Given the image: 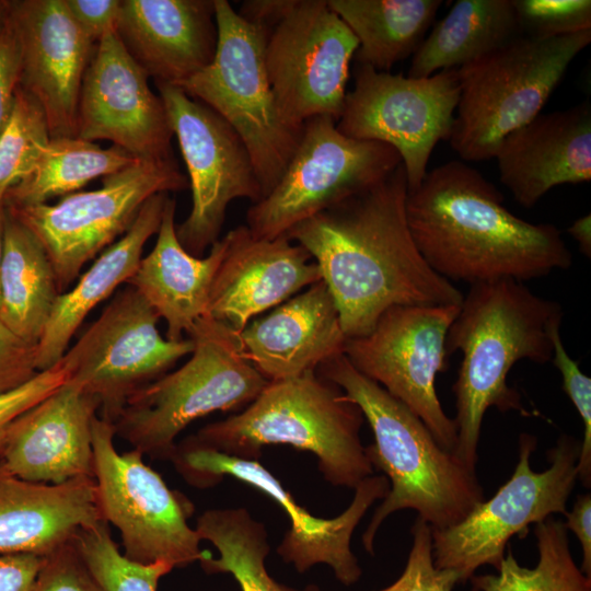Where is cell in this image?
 <instances>
[{
  "label": "cell",
  "mask_w": 591,
  "mask_h": 591,
  "mask_svg": "<svg viewBox=\"0 0 591 591\" xmlns=\"http://www.w3.org/2000/svg\"><path fill=\"white\" fill-rule=\"evenodd\" d=\"M401 163L368 189L300 222L285 236L317 264L347 339L367 335L397 305H461L463 293L434 273L410 234Z\"/></svg>",
  "instance_id": "obj_1"
},
{
  "label": "cell",
  "mask_w": 591,
  "mask_h": 591,
  "mask_svg": "<svg viewBox=\"0 0 591 591\" xmlns=\"http://www.w3.org/2000/svg\"><path fill=\"white\" fill-rule=\"evenodd\" d=\"M406 216L426 263L451 282H524L572 265L556 225L518 218L503 206L497 187L463 161L428 172L408 192Z\"/></svg>",
  "instance_id": "obj_2"
},
{
  "label": "cell",
  "mask_w": 591,
  "mask_h": 591,
  "mask_svg": "<svg viewBox=\"0 0 591 591\" xmlns=\"http://www.w3.org/2000/svg\"><path fill=\"white\" fill-rule=\"evenodd\" d=\"M563 315L558 302L535 294L514 279L470 285L447 336L448 355L462 352L453 384V454L468 470L475 472L482 424L489 407L531 415L507 378L520 360L552 361L553 336L560 329Z\"/></svg>",
  "instance_id": "obj_3"
},
{
  "label": "cell",
  "mask_w": 591,
  "mask_h": 591,
  "mask_svg": "<svg viewBox=\"0 0 591 591\" xmlns=\"http://www.w3.org/2000/svg\"><path fill=\"white\" fill-rule=\"evenodd\" d=\"M316 372L358 405L374 437V443L366 447L368 459L392 485L362 535L368 553L373 554L380 525L395 511L416 510L432 529H444L484 500L475 472L441 448L417 415L357 371L344 354L323 362Z\"/></svg>",
  "instance_id": "obj_4"
},
{
  "label": "cell",
  "mask_w": 591,
  "mask_h": 591,
  "mask_svg": "<svg viewBox=\"0 0 591 591\" xmlns=\"http://www.w3.org/2000/svg\"><path fill=\"white\" fill-rule=\"evenodd\" d=\"M364 417L339 386L316 371L269 381L241 413L202 427L188 439L223 454L257 461L269 444L317 456L324 478L355 489L373 475L360 439Z\"/></svg>",
  "instance_id": "obj_5"
},
{
  "label": "cell",
  "mask_w": 591,
  "mask_h": 591,
  "mask_svg": "<svg viewBox=\"0 0 591 591\" xmlns=\"http://www.w3.org/2000/svg\"><path fill=\"white\" fill-rule=\"evenodd\" d=\"M188 337L189 359L132 395L113 422L115 436L151 457L171 459L190 422L251 404L268 383L243 355L239 333L209 314Z\"/></svg>",
  "instance_id": "obj_6"
},
{
  "label": "cell",
  "mask_w": 591,
  "mask_h": 591,
  "mask_svg": "<svg viewBox=\"0 0 591 591\" xmlns=\"http://www.w3.org/2000/svg\"><path fill=\"white\" fill-rule=\"evenodd\" d=\"M590 43L591 30L552 38L521 35L460 67L452 149L463 161L495 158L506 136L541 114Z\"/></svg>",
  "instance_id": "obj_7"
},
{
  "label": "cell",
  "mask_w": 591,
  "mask_h": 591,
  "mask_svg": "<svg viewBox=\"0 0 591 591\" xmlns=\"http://www.w3.org/2000/svg\"><path fill=\"white\" fill-rule=\"evenodd\" d=\"M215 19L212 61L177 86L237 132L265 197L283 174L302 128L282 118L268 80L265 48L270 31L241 18L228 0H215Z\"/></svg>",
  "instance_id": "obj_8"
},
{
  "label": "cell",
  "mask_w": 591,
  "mask_h": 591,
  "mask_svg": "<svg viewBox=\"0 0 591 591\" xmlns=\"http://www.w3.org/2000/svg\"><path fill=\"white\" fill-rule=\"evenodd\" d=\"M188 186L174 159L140 160L103 177L100 188L66 195L55 205L4 207L40 242L62 293L89 260L130 229L149 198Z\"/></svg>",
  "instance_id": "obj_9"
},
{
  "label": "cell",
  "mask_w": 591,
  "mask_h": 591,
  "mask_svg": "<svg viewBox=\"0 0 591 591\" xmlns=\"http://www.w3.org/2000/svg\"><path fill=\"white\" fill-rule=\"evenodd\" d=\"M580 444L573 437L563 434L547 453L549 467L535 472L530 466V456L536 448V438L522 433L519 460L510 479L457 524L431 528L434 566L455 571L460 582H465L483 565L498 569L513 535L526 534L531 524L553 513L565 514L578 480Z\"/></svg>",
  "instance_id": "obj_10"
},
{
  "label": "cell",
  "mask_w": 591,
  "mask_h": 591,
  "mask_svg": "<svg viewBox=\"0 0 591 591\" xmlns=\"http://www.w3.org/2000/svg\"><path fill=\"white\" fill-rule=\"evenodd\" d=\"M402 163L391 146L343 135L336 121H304L299 143L275 187L246 212L256 239L274 240L300 222L361 193Z\"/></svg>",
  "instance_id": "obj_11"
},
{
  "label": "cell",
  "mask_w": 591,
  "mask_h": 591,
  "mask_svg": "<svg viewBox=\"0 0 591 591\" xmlns=\"http://www.w3.org/2000/svg\"><path fill=\"white\" fill-rule=\"evenodd\" d=\"M114 437L113 424L97 415L92 426L97 507L101 519L119 530L123 555L173 568L200 560L206 551L187 522L193 505L144 464L141 452H117Z\"/></svg>",
  "instance_id": "obj_12"
},
{
  "label": "cell",
  "mask_w": 591,
  "mask_h": 591,
  "mask_svg": "<svg viewBox=\"0 0 591 591\" xmlns=\"http://www.w3.org/2000/svg\"><path fill=\"white\" fill-rule=\"evenodd\" d=\"M159 320L144 298L128 286L61 358L67 381L99 401L101 418L113 424L132 395L192 354L193 339L163 338Z\"/></svg>",
  "instance_id": "obj_13"
},
{
  "label": "cell",
  "mask_w": 591,
  "mask_h": 591,
  "mask_svg": "<svg viewBox=\"0 0 591 591\" xmlns=\"http://www.w3.org/2000/svg\"><path fill=\"white\" fill-rule=\"evenodd\" d=\"M459 99L457 69L410 78L357 65L336 126L349 138L393 147L412 192L428 173L434 147L450 139Z\"/></svg>",
  "instance_id": "obj_14"
},
{
  "label": "cell",
  "mask_w": 591,
  "mask_h": 591,
  "mask_svg": "<svg viewBox=\"0 0 591 591\" xmlns=\"http://www.w3.org/2000/svg\"><path fill=\"white\" fill-rule=\"evenodd\" d=\"M460 305H397L386 310L367 335L346 340L344 355L364 376L417 415L444 450L456 444L436 379L449 366L447 336Z\"/></svg>",
  "instance_id": "obj_15"
},
{
  "label": "cell",
  "mask_w": 591,
  "mask_h": 591,
  "mask_svg": "<svg viewBox=\"0 0 591 591\" xmlns=\"http://www.w3.org/2000/svg\"><path fill=\"white\" fill-rule=\"evenodd\" d=\"M155 84L192 189V210L176 235L186 252L201 257L219 240L230 202H257L263 190L243 140L220 115L177 85Z\"/></svg>",
  "instance_id": "obj_16"
},
{
  "label": "cell",
  "mask_w": 591,
  "mask_h": 591,
  "mask_svg": "<svg viewBox=\"0 0 591 591\" xmlns=\"http://www.w3.org/2000/svg\"><path fill=\"white\" fill-rule=\"evenodd\" d=\"M171 460L186 482L196 487L215 486L224 476H232L271 497L288 513L291 524L277 553L299 572L316 564H326L346 586L360 578L361 568L350 547L351 536L374 501L389 494L386 476L364 478L355 488L354 499L343 513L333 519H321L299 506L258 461L230 456L198 445L188 438L175 447Z\"/></svg>",
  "instance_id": "obj_17"
},
{
  "label": "cell",
  "mask_w": 591,
  "mask_h": 591,
  "mask_svg": "<svg viewBox=\"0 0 591 591\" xmlns=\"http://www.w3.org/2000/svg\"><path fill=\"white\" fill-rule=\"evenodd\" d=\"M358 40L325 0H297L268 35L265 63L282 118L296 128L339 119Z\"/></svg>",
  "instance_id": "obj_18"
},
{
  "label": "cell",
  "mask_w": 591,
  "mask_h": 591,
  "mask_svg": "<svg viewBox=\"0 0 591 591\" xmlns=\"http://www.w3.org/2000/svg\"><path fill=\"white\" fill-rule=\"evenodd\" d=\"M148 79L116 32L105 34L83 77L77 137L91 142L109 140L137 160L173 159L170 119Z\"/></svg>",
  "instance_id": "obj_19"
},
{
  "label": "cell",
  "mask_w": 591,
  "mask_h": 591,
  "mask_svg": "<svg viewBox=\"0 0 591 591\" xmlns=\"http://www.w3.org/2000/svg\"><path fill=\"white\" fill-rule=\"evenodd\" d=\"M20 51V86L40 105L50 138L77 137L80 90L96 42L65 0H8Z\"/></svg>",
  "instance_id": "obj_20"
},
{
  "label": "cell",
  "mask_w": 591,
  "mask_h": 591,
  "mask_svg": "<svg viewBox=\"0 0 591 591\" xmlns=\"http://www.w3.org/2000/svg\"><path fill=\"white\" fill-rule=\"evenodd\" d=\"M99 409L95 397L66 381L10 425L0 467L44 484L93 477L92 426Z\"/></svg>",
  "instance_id": "obj_21"
},
{
  "label": "cell",
  "mask_w": 591,
  "mask_h": 591,
  "mask_svg": "<svg viewBox=\"0 0 591 591\" xmlns=\"http://www.w3.org/2000/svg\"><path fill=\"white\" fill-rule=\"evenodd\" d=\"M227 235L228 248L211 286L208 314L236 333L257 314L322 280L310 253L285 235L256 239L245 224Z\"/></svg>",
  "instance_id": "obj_22"
},
{
  "label": "cell",
  "mask_w": 591,
  "mask_h": 591,
  "mask_svg": "<svg viewBox=\"0 0 591 591\" xmlns=\"http://www.w3.org/2000/svg\"><path fill=\"white\" fill-rule=\"evenodd\" d=\"M116 34L155 83L179 85L215 57V0H123Z\"/></svg>",
  "instance_id": "obj_23"
},
{
  "label": "cell",
  "mask_w": 591,
  "mask_h": 591,
  "mask_svg": "<svg viewBox=\"0 0 591 591\" xmlns=\"http://www.w3.org/2000/svg\"><path fill=\"white\" fill-rule=\"evenodd\" d=\"M495 159L500 182L524 208L557 185L590 182V103L537 115L503 138Z\"/></svg>",
  "instance_id": "obj_24"
},
{
  "label": "cell",
  "mask_w": 591,
  "mask_h": 591,
  "mask_svg": "<svg viewBox=\"0 0 591 591\" xmlns=\"http://www.w3.org/2000/svg\"><path fill=\"white\" fill-rule=\"evenodd\" d=\"M239 338L245 358L268 382L316 371L344 354L347 340L323 280L251 321Z\"/></svg>",
  "instance_id": "obj_25"
},
{
  "label": "cell",
  "mask_w": 591,
  "mask_h": 591,
  "mask_svg": "<svg viewBox=\"0 0 591 591\" xmlns=\"http://www.w3.org/2000/svg\"><path fill=\"white\" fill-rule=\"evenodd\" d=\"M100 520L93 477L44 484L18 478L0 467V556L45 557Z\"/></svg>",
  "instance_id": "obj_26"
},
{
  "label": "cell",
  "mask_w": 591,
  "mask_h": 591,
  "mask_svg": "<svg viewBox=\"0 0 591 591\" xmlns=\"http://www.w3.org/2000/svg\"><path fill=\"white\" fill-rule=\"evenodd\" d=\"M175 208V199L169 197L155 244L127 283L165 321L166 338L182 340L208 314L211 286L229 239L225 234L216 241L206 257L193 256L177 239Z\"/></svg>",
  "instance_id": "obj_27"
},
{
  "label": "cell",
  "mask_w": 591,
  "mask_h": 591,
  "mask_svg": "<svg viewBox=\"0 0 591 591\" xmlns=\"http://www.w3.org/2000/svg\"><path fill=\"white\" fill-rule=\"evenodd\" d=\"M169 197L160 193L149 198L130 229L101 253L70 290L57 297L37 344L39 372L61 360L89 313L136 273L147 241L160 228Z\"/></svg>",
  "instance_id": "obj_28"
},
{
  "label": "cell",
  "mask_w": 591,
  "mask_h": 591,
  "mask_svg": "<svg viewBox=\"0 0 591 591\" xmlns=\"http://www.w3.org/2000/svg\"><path fill=\"white\" fill-rule=\"evenodd\" d=\"M521 35L512 0H457L413 55L407 77L459 69Z\"/></svg>",
  "instance_id": "obj_29"
},
{
  "label": "cell",
  "mask_w": 591,
  "mask_h": 591,
  "mask_svg": "<svg viewBox=\"0 0 591 591\" xmlns=\"http://www.w3.org/2000/svg\"><path fill=\"white\" fill-rule=\"evenodd\" d=\"M59 294L53 265L40 242L5 209L1 320L16 335L37 345Z\"/></svg>",
  "instance_id": "obj_30"
},
{
  "label": "cell",
  "mask_w": 591,
  "mask_h": 591,
  "mask_svg": "<svg viewBox=\"0 0 591 591\" xmlns=\"http://www.w3.org/2000/svg\"><path fill=\"white\" fill-rule=\"evenodd\" d=\"M441 0H328L358 40L357 65L390 72L414 55Z\"/></svg>",
  "instance_id": "obj_31"
},
{
  "label": "cell",
  "mask_w": 591,
  "mask_h": 591,
  "mask_svg": "<svg viewBox=\"0 0 591 591\" xmlns=\"http://www.w3.org/2000/svg\"><path fill=\"white\" fill-rule=\"evenodd\" d=\"M137 161L116 146L103 149L79 137L50 138L32 171L7 193L3 205L47 204L53 197L72 194L92 179L117 173Z\"/></svg>",
  "instance_id": "obj_32"
},
{
  "label": "cell",
  "mask_w": 591,
  "mask_h": 591,
  "mask_svg": "<svg viewBox=\"0 0 591 591\" xmlns=\"http://www.w3.org/2000/svg\"><path fill=\"white\" fill-rule=\"evenodd\" d=\"M200 540L211 542L219 552L209 551L199 560L208 573H231L242 591H321L316 586L298 590L274 580L266 570L270 547L263 523L244 508L210 509L202 512L195 526Z\"/></svg>",
  "instance_id": "obj_33"
},
{
  "label": "cell",
  "mask_w": 591,
  "mask_h": 591,
  "mask_svg": "<svg viewBox=\"0 0 591 591\" xmlns=\"http://www.w3.org/2000/svg\"><path fill=\"white\" fill-rule=\"evenodd\" d=\"M538 563L534 568L518 564L511 549L497 575L471 578L474 591H591V578L576 565L564 522L551 517L535 523Z\"/></svg>",
  "instance_id": "obj_34"
},
{
  "label": "cell",
  "mask_w": 591,
  "mask_h": 591,
  "mask_svg": "<svg viewBox=\"0 0 591 591\" xmlns=\"http://www.w3.org/2000/svg\"><path fill=\"white\" fill-rule=\"evenodd\" d=\"M73 542L105 591H157L159 580L173 569L165 563L129 560L118 551L104 520L81 529Z\"/></svg>",
  "instance_id": "obj_35"
},
{
  "label": "cell",
  "mask_w": 591,
  "mask_h": 591,
  "mask_svg": "<svg viewBox=\"0 0 591 591\" xmlns=\"http://www.w3.org/2000/svg\"><path fill=\"white\" fill-rule=\"evenodd\" d=\"M49 140L40 105L19 84L10 118L0 135V205L10 188L32 171Z\"/></svg>",
  "instance_id": "obj_36"
},
{
  "label": "cell",
  "mask_w": 591,
  "mask_h": 591,
  "mask_svg": "<svg viewBox=\"0 0 591 591\" xmlns=\"http://www.w3.org/2000/svg\"><path fill=\"white\" fill-rule=\"evenodd\" d=\"M522 35L552 38L591 30L590 0H512Z\"/></svg>",
  "instance_id": "obj_37"
},
{
  "label": "cell",
  "mask_w": 591,
  "mask_h": 591,
  "mask_svg": "<svg viewBox=\"0 0 591 591\" xmlns=\"http://www.w3.org/2000/svg\"><path fill=\"white\" fill-rule=\"evenodd\" d=\"M412 534L413 544L403 573L394 583L379 591H452L460 578L451 569L434 566L431 526L417 518Z\"/></svg>",
  "instance_id": "obj_38"
},
{
  "label": "cell",
  "mask_w": 591,
  "mask_h": 591,
  "mask_svg": "<svg viewBox=\"0 0 591 591\" xmlns=\"http://www.w3.org/2000/svg\"><path fill=\"white\" fill-rule=\"evenodd\" d=\"M554 352L552 361L561 375L566 392L583 421V440L578 457V478L586 487L591 483V379L584 374L579 363L567 352L560 329L553 336Z\"/></svg>",
  "instance_id": "obj_39"
},
{
  "label": "cell",
  "mask_w": 591,
  "mask_h": 591,
  "mask_svg": "<svg viewBox=\"0 0 591 591\" xmlns=\"http://www.w3.org/2000/svg\"><path fill=\"white\" fill-rule=\"evenodd\" d=\"M33 591H105L73 540L44 557Z\"/></svg>",
  "instance_id": "obj_40"
},
{
  "label": "cell",
  "mask_w": 591,
  "mask_h": 591,
  "mask_svg": "<svg viewBox=\"0 0 591 591\" xmlns=\"http://www.w3.org/2000/svg\"><path fill=\"white\" fill-rule=\"evenodd\" d=\"M68 379L62 363L38 372L32 380L10 392L0 394V455L10 425L21 414L39 403Z\"/></svg>",
  "instance_id": "obj_41"
},
{
  "label": "cell",
  "mask_w": 591,
  "mask_h": 591,
  "mask_svg": "<svg viewBox=\"0 0 591 591\" xmlns=\"http://www.w3.org/2000/svg\"><path fill=\"white\" fill-rule=\"evenodd\" d=\"M37 345L12 332L0 317V394L32 380L39 371Z\"/></svg>",
  "instance_id": "obj_42"
},
{
  "label": "cell",
  "mask_w": 591,
  "mask_h": 591,
  "mask_svg": "<svg viewBox=\"0 0 591 591\" xmlns=\"http://www.w3.org/2000/svg\"><path fill=\"white\" fill-rule=\"evenodd\" d=\"M19 83V45L9 19H7L0 33V135L10 118Z\"/></svg>",
  "instance_id": "obj_43"
},
{
  "label": "cell",
  "mask_w": 591,
  "mask_h": 591,
  "mask_svg": "<svg viewBox=\"0 0 591 591\" xmlns=\"http://www.w3.org/2000/svg\"><path fill=\"white\" fill-rule=\"evenodd\" d=\"M80 27L94 40L116 32L120 10L119 0H65Z\"/></svg>",
  "instance_id": "obj_44"
},
{
  "label": "cell",
  "mask_w": 591,
  "mask_h": 591,
  "mask_svg": "<svg viewBox=\"0 0 591 591\" xmlns=\"http://www.w3.org/2000/svg\"><path fill=\"white\" fill-rule=\"evenodd\" d=\"M44 557L34 554L0 556V591H33Z\"/></svg>",
  "instance_id": "obj_45"
},
{
  "label": "cell",
  "mask_w": 591,
  "mask_h": 591,
  "mask_svg": "<svg viewBox=\"0 0 591 591\" xmlns=\"http://www.w3.org/2000/svg\"><path fill=\"white\" fill-rule=\"evenodd\" d=\"M297 0H247L241 3L237 14L250 23L271 32L294 8Z\"/></svg>",
  "instance_id": "obj_46"
},
{
  "label": "cell",
  "mask_w": 591,
  "mask_h": 591,
  "mask_svg": "<svg viewBox=\"0 0 591 591\" xmlns=\"http://www.w3.org/2000/svg\"><path fill=\"white\" fill-rule=\"evenodd\" d=\"M567 522L566 529L571 530L579 540L582 547L581 571L590 577L591 575V496L580 495L570 512L565 513Z\"/></svg>",
  "instance_id": "obj_47"
},
{
  "label": "cell",
  "mask_w": 591,
  "mask_h": 591,
  "mask_svg": "<svg viewBox=\"0 0 591 591\" xmlns=\"http://www.w3.org/2000/svg\"><path fill=\"white\" fill-rule=\"evenodd\" d=\"M568 234L576 241L580 252L591 257V216L584 215L575 220L567 229Z\"/></svg>",
  "instance_id": "obj_48"
},
{
  "label": "cell",
  "mask_w": 591,
  "mask_h": 591,
  "mask_svg": "<svg viewBox=\"0 0 591 591\" xmlns=\"http://www.w3.org/2000/svg\"><path fill=\"white\" fill-rule=\"evenodd\" d=\"M4 205H0V275H1V263H2V247H3V222H4ZM1 304V296H0Z\"/></svg>",
  "instance_id": "obj_49"
},
{
  "label": "cell",
  "mask_w": 591,
  "mask_h": 591,
  "mask_svg": "<svg viewBox=\"0 0 591 591\" xmlns=\"http://www.w3.org/2000/svg\"><path fill=\"white\" fill-rule=\"evenodd\" d=\"M8 19V0H0V33L3 30Z\"/></svg>",
  "instance_id": "obj_50"
}]
</instances>
